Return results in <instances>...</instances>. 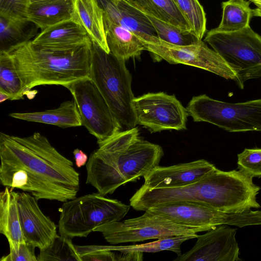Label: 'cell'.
Returning a JSON list of instances; mask_svg holds the SVG:
<instances>
[{
  "mask_svg": "<svg viewBox=\"0 0 261 261\" xmlns=\"http://www.w3.org/2000/svg\"><path fill=\"white\" fill-rule=\"evenodd\" d=\"M0 159L3 186L30 193L38 200L65 202L76 197L80 173L39 133L18 137L1 132Z\"/></svg>",
  "mask_w": 261,
  "mask_h": 261,
  "instance_id": "6da1fadb",
  "label": "cell"
},
{
  "mask_svg": "<svg viewBox=\"0 0 261 261\" xmlns=\"http://www.w3.org/2000/svg\"><path fill=\"white\" fill-rule=\"evenodd\" d=\"M98 146L86 164V184L104 196L144 177L164 154L161 146L142 139L136 127L120 131Z\"/></svg>",
  "mask_w": 261,
  "mask_h": 261,
  "instance_id": "7a4b0ae2",
  "label": "cell"
},
{
  "mask_svg": "<svg viewBox=\"0 0 261 261\" xmlns=\"http://www.w3.org/2000/svg\"><path fill=\"white\" fill-rule=\"evenodd\" d=\"M92 41L72 50L45 48L29 41L9 53L24 94L40 85H66L89 77Z\"/></svg>",
  "mask_w": 261,
  "mask_h": 261,
  "instance_id": "3957f363",
  "label": "cell"
},
{
  "mask_svg": "<svg viewBox=\"0 0 261 261\" xmlns=\"http://www.w3.org/2000/svg\"><path fill=\"white\" fill-rule=\"evenodd\" d=\"M242 181L234 171L216 168L201 179L174 188H149L142 186L129 200L137 211L175 202L201 203L226 212H235L243 197Z\"/></svg>",
  "mask_w": 261,
  "mask_h": 261,
  "instance_id": "277c9868",
  "label": "cell"
},
{
  "mask_svg": "<svg viewBox=\"0 0 261 261\" xmlns=\"http://www.w3.org/2000/svg\"><path fill=\"white\" fill-rule=\"evenodd\" d=\"M125 62L92 42L89 77L119 122L129 129L135 127L137 121L133 107L132 77Z\"/></svg>",
  "mask_w": 261,
  "mask_h": 261,
  "instance_id": "5b68a950",
  "label": "cell"
},
{
  "mask_svg": "<svg viewBox=\"0 0 261 261\" xmlns=\"http://www.w3.org/2000/svg\"><path fill=\"white\" fill-rule=\"evenodd\" d=\"M129 208L98 192L76 197L64 202L60 209L59 232L71 239L85 238L99 225L120 221Z\"/></svg>",
  "mask_w": 261,
  "mask_h": 261,
  "instance_id": "8992f818",
  "label": "cell"
},
{
  "mask_svg": "<svg viewBox=\"0 0 261 261\" xmlns=\"http://www.w3.org/2000/svg\"><path fill=\"white\" fill-rule=\"evenodd\" d=\"M204 40L235 74L234 81L240 89L248 80L261 77V36L250 25L232 32L213 29Z\"/></svg>",
  "mask_w": 261,
  "mask_h": 261,
  "instance_id": "52a82bcc",
  "label": "cell"
},
{
  "mask_svg": "<svg viewBox=\"0 0 261 261\" xmlns=\"http://www.w3.org/2000/svg\"><path fill=\"white\" fill-rule=\"evenodd\" d=\"M195 122H206L229 132H261V99L229 103L205 94L194 96L186 108Z\"/></svg>",
  "mask_w": 261,
  "mask_h": 261,
  "instance_id": "ba28073f",
  "label": "cell"
},
{
  "mask_svg": "<svg viewBox=\"0 0 261 261\" xmlns=\"http://www.w3.org/2000/svg\"><path fill=\"white\" fill-rule=\"evenodd\" d=\"M146 211L177 224L200 228L204 231L221 225L239 227L261 225V211L250 210L243 213H229L196 202H170Z\"/></svg>",
  "mask_w": 261,
  "mask_h": 261,
  "instance_id": "9c48e42d",
  "label": "cell"
},
{
  "mask_svg": "<svg viewBox=\"0 0 261 261\" xmlns=\"http://www.w3.org/2000/svg\"><path fill=\"white\" fill-rule=\"evenodd\" d=\"M142 216L123 221H114L96 227L107 242L116 245L178 236H192L203 229L180 225L147 211Z\"/></svg>",
  "mask_w": 261,
  "mask_h": 261,
  "instance_id": "30bf717a",
  "label": "cell"
},
{
  "mask_svg": "<svg viewBox=\"0 0 261 261\" xmlns=\"http://www.w3.org/2000/svg\"><path fill=\"white\" fill-rule=\"evenodd\" d=\"M65 87L76 103L82 125L97 139L98 145L120 131L121 124L89 77L75 81Z\"/></svg>",
  "mask_w": 261,
  "mask_h": 261,
  "instance_id": "8fae6325",
  "label": "cell"
},
{
  "mask_svg": "<svg viewBox=\"0 0 261 261\" xmlns=\"http://www.w3.org/2000/svg\"><path fill=\"white\" fill-rule=\"evenodd\" d=\"M140 41L156 60L201 68L227 80L236 79L235 74L223 59L202 40L188 45L170 44L159 38L150 41Z\"/></svg>",
  "mask_w": 261,
  "mask_h": 261,
  "instance_id": "7c38bea8",
  "label": "cell"
},
{
  "mask_svg": "<svg viewBox=\"0 0 261 261\" xmlns=\"http://www.w3.org/2000/svg\"><path fill=\"white\" fill-rule=\"evenodd\" d=\"M137 124L151 133L186 129L189 114L174 95L148 93L133 100Z\"/></svg>",
  "mask_w": 261,
  "mask_h": 261,
  "instance_id": "4fadbf2b",
  "label": "cell"
},
{
  "mask_svg": "<svg viewBox=\"0 0 261 261\" xmlns=\"http://www.w3.org/2000/svg\"><path fill=\"white\" fill-rule=\"evenodd\" d=\"M198 236L193 247L177 256V261H241L237 229L221 225Z\"/></svg>",
  "mask_w": 261,
  "mask_h": 261,
  "instance_id": "5bb4252c",
  "label": "cell"
},
{
  "mask_svg": "<svg viewBox=\"0 0 261 261\" xmlns=\"http://www.w3.org/2000/svg\"><path fill=\"white\" fill-rule=\"evenodd\" d=\"M20 224L25 242L40 250L48 247L59 236L57 226L40 208L30 193L17 192Z\"/></svg>",
  "mask_w": 261,
  "mask_h": 261,
  "instance_id": "9a60e30c",
  "label": "cell"
},
{
  "mask_svg": "<svg viewBox=\"0 0 261 261\" xmlns=\"http://www.w3.org/2000/svg\"><path fill=\"white\" fill-rule=\"evenodd\" d=\"M217 168L204 159L175 165L157 166L143 177L142 185L149 188H174L196 182Z\"/></svg>",
  "mask_w": 261,
  "mask_h": 261,
  "instance_id": "2e32d148",
  "label": "cell"
},
{
  "mask_svg": "<svg viewBox=\"0 0 261 261\" xmlns=\"http://www.w3.org/2000/svg\"><path fill=\"white\" fill-rule=\"evenodd\" d=\"M104 14L113 22L131 31L141 40L158 37L147 16L128 0H97Z\"/></svg>",
  "mask_w": 261,
  "mask_h": 261,
  "instance_id": "e0dca14e",
  "label": "cell"
},
{
  "mask_svg": "<svg viewBox=\"0 0 261 261\" xmlns=\"http://www.w3.org/2000/svg\"><path fill=\"white\" fill-rule=\"evenodd\" d=\"M86 31L74 20L41 31L32 41L36 45L58 50H72L91 42Z\"/></svg>",
  "mask_w": 261,
  "mask_h": 261,
  "instance_id": "ac0fdd59",
  "label": "cell"
},
{
  "mask_svg": "<svg viewBox=\"0 0 261 261\" xmlns=\"http://www.w3.org/2000/svg\"><path fill=\"white\" fill-rule=\"evenodd\" d=\"M27 18L41 31L74 20V0H40L30 3Z\"/></svg>",
  "mask_w": 261,
  "mask_h": 261,
  "instance_id": "d6986e66",
  "label": "cell"
},
{
  "mask_svg": "<svg viewBox=\"0 0 261 261\" xmlns=\"http://www.w3.org/2000/svg\"><path fill=\"white\" fill-rule=\"evenodd\" d=\"M75 18L86 31L92 41L107 53L108 45L103 20V10L97 0H74Z\"/></svg>",
  "mask_w": 261,
  "mask_h": 261,
  "instance_id": "ffe728a7",
  "label": "cell"
},
{
  "mask_svg": "<svg viewBox=\"0 0 261 261\" xmlns=\"http://www.w3.org/2000/svg\"><path fill=\"white\" fill-rule=\"evenodd\" d=\"M103 20L108 45L111 53L126 61L139 57L145 48L131 31L111 21L103 13Z\"/></svg>",
  "mask_w": 261,
  "mask_h": 261,
  "instance_id": "44dd1931",
  "label": "cell"
},
{
  "mask_svg": "<svg viewBox=\"0 0 261 261\" xmlns=\"http://www.w3.org/2000/svg\"><path fill=\"white\" fill-rule=\"evenodd\" d=\"M9 116L17 119L56 125L63 128L82 125L80 115L74 100L65 101L55 109L39 112L12 113Z\"/></svg>",
  "mask_w": 261,
  "mask_h": 261,
  "instance_id": "7402d4cb",
  "label": "cell"
},
{
  "mask_svg": "<svg viewBox=\"0 0 261 261\" xmlns=\"http://www.w3.org/2000/svg\"><path fill=\"white\" fill-rule=\"evenodd\" d=\"M0 232L6 237L9 246L25 242L20 224L17 192L8 187L0 193Z\"/></svg>",
  "mask_w": 261,
  "mask_h": 261,
  "instance_id": "603a6c76",
  "label": "cell"
},
{
  "mask_svg": "<svg viewBox=\"0 0 261 261\" xmlns=\"http://www.w3.org/2000/svg\"><path fill=\"white\" fill-rule=\"evenodd\" d=\"M39 29L28 18L10 19L0 17V52L9 53L32 41Z\"/></svg>",
  "mask_w": 261,
  "mask_h": 261,
  "instance_id": "cb8c5ba5",
  "label": "cell"
},
{
  "mask_svg": "<svg viewBox=\"0 0 261 261\" xmlns=\"http://www.w3.org/2000/svg\"><path fill=\"white\" fill-rule=\"evenodd\" d=\"M128 1L143 13L192 34L189 24L173 0Z\"/></svg>",
  "mask_w": 261,
  "mask_h": 261,
  "instance_id": "d4e9b609",
  "label": "cell"
},
{
  "mask_svg": "<svg viewBox=\"0 0 261 261\" xmlns=\"http://www.w3.org/2000/svg\"><path fill=\"white\" fill-rule=\"evenodd\" d=\"M247 0H228L222 3V17L216 30L232 32L242 30L249 25L253 17V9Z\"/></svg>",
  "mask_w": 261,
  "mask_h": 261,
  "instance_id": "484cf974",
  "label": "cell"
},
{
  "mask_svg": "<svg viewBox=\"0 0 261 261\" xmlns=\"http://www.w3.org/2000/svg\"><path fill=\"white\" fill-rule=\"evenodd\" d=\"M0 92L10 96V100L23 99V85L10 54L0 52Z\"/></svg>",
  "mask_w": 261,
  "mask_h": 261,
  "instance_id": "4316f807",
  "label": "cell"
},
{
  "mask_svg": "<svg viewBox=\"0 0 261 261\" xmlns=\"http://www.w3.org/2000/svg\"><path fill=\"white\" fill-rule=\"evenodd\" d=\"M192 236H178L157 239V241L143 244H136L127 246H107L111 251H118L121 253L130 252L155 253L164 250L171 251L175 253L177 256L181 254L180 246L186 241L193 238Z\"/></svg>",
  "mask_w": 261,
  "mask_h": 261,
  "instance_id": "83f0119b",
  "label": "cell"
},
{
  "mask_svg": "<svg viewBox=\"0 0 261 261\" xmlns=\"http://www.w3.org/2000/svg\"><path fill=\"white\" fill-rule=\"evenodd\" d=\"M189 24L192 33L202 40L206 32V18L198 0H173Z\"/></svg>",
  "mask_w": 261,
  "mask_h": 261,
  "instance_id": "f1b7e54d",
  "label": "cell"
},
{
  "mask_svg": "<svg viewBox=\"0 0 261 261\" xmlns=\"http://www.w3.org/2000/svg\"><path fill=\"white\" fill-rule=\"evenodd\" d=\"M72 239L60 235L46 249L40 250L37 261H82Z\"/></svg>",
  "mask_w": 261,
  "mask_h": 261,
  "instance_id": "f546056e",
  "label": "cell"
},
{
  "mask_svg": "<svg viewBox=\"0 0 261 261\" xmlns=\"http://www.w3.org/2000/svg\"><path fill=\"white\" fill-rule=\"evenodd\" d=\"M144 14L151 22L160 40L177 45H188L200 40L191 33L185 32L173 25Z\"/></svg>",
  "mask_w": 261,
  "mask_h": 261,
  "instance_id": "4dcf8cb0",
  "label": "cell"
},
{
  "mask_svg": "<svg viewBox=\"0 0 261 261\" xmlns=\"http://www.w3.org/2000/svg\"><path fill=\"white\" fill-rule=\"evenodd\" d=\"M238 167L249 176H261V148H245L238 154Z\"/></svg>",
  "mask_w": 261,
  "mask_h": 261,
  "instance_id": "1f68e13d",
  "label": "cell"
},
{
  "mask_svg": "<svg viewBox=\"0 0 261 261\" xmlns=\"http://www.w3.org/2000/svg\"><path fill=\"white\" fill-rule=\"evenodd\" d=\"M82 261H116V254L106 246L75 245Z\"/></svg>",
  "mask_w": 261,
  "mask_h": 261,
  "instance_id": "d6a6232c",
  "label": "cell"
},
{
  "mask_svg": "<svg viewBox=\"0 0 261 261\" xmlns=\"http://www.w3.org/2000/svg\"><path fill=\"white\" fill-rule=\"evenodd\" d=\"M30 0H0V17L17 19L27 18Z\"/></svg>",
  "mask_w": 261,
  "mask_h": 261,
  "instance_id": "836d02e7",
  "label": "cell"
},
{
  "mask_svg": "<svg viewBox=\"0 0 261 261\" xmlns=\"http://www.w3.org/2000/svg\"><path fill=\"white\" fill-rule=\"evenodd\" d=\"M9 247V254L2 256L1 261H37L36 247L26 242Z\"/></svg>",
  "mask_w": 261,
  "mask_h": 261,
  "instance_id": "e575fe53",
  "label": "cell"
},
{
  "mask_svg": "<svg viewBox=\"0 0 261 261\" xmlns=\"http://www.w3.org/2000/svg\"><path fill=\"white\" fill-rule=\"evenodd\" d=\"M143 253L140 252H130L116 254V260H142Z\"/></svg>",
  "mask_w": 261,
  "mask_h": 261,
  "instance_id": "d590c367",
  "label": "cell"
},
{
  "mask_svg": "<svg viewBox=\"0 0 261 261\" xmlns=\"http://www.w3.org/2000/svg\"><path fill=\"white\" fill-rule=\"evenodd\" d=\"M73 154L76 167L81 168L87 164L88 160V156L82 150L78 148L75 149L73 151Z\"/></svg>",
  "mask_w": 261,
  "mask_h": 261,
  "instance_id": "8d00e7d4",
  "label": "cell"
},
{
  "mask_svg": "<svg viewBox=\"0 0 261 261\" xmlns=\"http://www.w3.org/2000/svg\"><path fill=\"white\" fill-rule=\"evenodd\" d=\"M10 96L7 94L0 92V102L3 103L5 101L10 99Z\"/></svg>",
  "mask_w": 261,
  "mask_h": 261,
  "instance_id": "74e56055",
  "label": "cell"
},
{
  "mask_svg": "<svg viewBox=\"0 0 261 261\" xmlns=\"http://www.w3.org/2000/svg\"><path fill=\"white\" fill-rule=\"evenodd\" d=\"M253 16L261 17V8L253 9Z\"/></svg>",
  "mask_w": 261,
  "mask_h": 261,
  "instance_id": "f35d334b",
  "label": "cell"
},
{
  "mask_svg": "<svg viewBox=\"0 0 261 261\" xmlns=\"http://www.w3.org/2000/svg\"><path fill=\"white\" fill-rule=\"evenodd\" d=\"M254 4L258 8H261V0H247Z\"/></svg>",
  "mask_w": 261,
  "mask_h": 261,
  "instance_id": "ab89813d",
  "label": "cell"
},
{
  "mask_svg": "<svg viewBox=\"0 0 261 261\" xmlns=\"http://www.w3.org/2000/svg\"><path fill=\"white\" fill-rule=\"evenodd\" d=\"M30 1H31V3H32V2H33L40 1V0H30Z\"/></svg>",
  "mask_w": 261,
  "mask_h": 261,
  "instance_id": "60d3db41",
  "label": "cell"
}]
</instances>
